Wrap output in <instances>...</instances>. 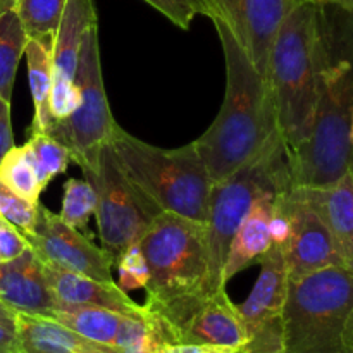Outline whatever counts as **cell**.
I'll list each match as a JSON object with an SVG mask.
<instances>
[{
  "mask_svg": "<svg viewBox=\"0 0 353 353\" xmlns=\"http://www.w3.org/2000/svg\"><path fill=\"white\" fill-rule=\"evenodd\" d=\"M319 99L310 137L290 154L292 186H326L350 169L353 145V10L319 3Z\"/></svg>",
  "mask_w": 353,
  "mask_h": 353,
  "instance_id": "6da1fadb",
  "label": "cell"
},
{
  "mask_svg": "<svg viewBox=\"0 0 353 353\" xmlns=\"http://www.w3.org/2000/svg\"><path fill=\"white\" fill-rule=\"evenodd\" d=\"M226 62L223 105L195 143L212 183L223 181L247 164L279 133L269 85L223 21H212Z\"/></svg>",
  "mask_w": 353,
  "mask_h": 353,
  "instance_id": "7a4b0ae2",
  "label": "cell"
},
{
  "mask_svg": "<svg viewBox=\"0 0 353 353\" xmlns=\"http://www.w3.org/2000/svg\"><path fill=\"white\" fill-rule=\"evenodd\" d=\"M321 62L319 3L310 0L295 7L281 23L269 50L265 74L278 130L290 154L312 131L319 99Z\"/></svg>",
  "mask_w": 353,
  "mask_h": 353,
  "instance_id": "3957f363",
  "label": "cell"
},
{
  "mask_svg": "<svg viewBox=\"0 0 353 353\" xmlns=\"http://www.w3.org/2000/svg\"><path fill=\"white\" fill-rule=\"evenodd\" d=\"M121 171L161 212L205 223L212 179L195 143L159 148L117 124L109 141Z\"/></svg>",
  "mask_w": 353,
  "mask_h": 353,
  "instance_id": "277c9868",
  "label": "cell"
},
{
  "mask_svg": "<svg viewBox=\"0 0 353 353\" xmlns=\"http://www.w3.org/2000/svg\"><path fill=\"white\" fill-rule=\"evenodd\" d=\"M281 353H353V272L343 265L288 276Z\"/></svg>",
  "mask_w": 353,
  "mask_h": 353,
  "instance_id": "5b68a950",
  "label": "cell"
},
{
  "mask_svg": "<svg viewBox=\"0 0 353 353\" xmlns=\"http://www.w3.org/2000/svg\"><path fill=\"white\" fill-rule=\"evenodd\" d=\"M292 186L290 150L281 133H276L254 159L223 181L212 185L205 217L209 293L226 290L223 279L231 241L254 203L264 193L283 192Z\"/></svg>",
  "mask_w": 353,
  "mask_h": 353,
  "instance_id": "8992f818",
  "label": "cell"
},
{
  "mask_svg": "<svg viewBox=\"0 0 353 353\" xmlns=\"http://www.w3.org/2000/svg\"><path fill=\"white\" fill-rule=\"evenodd\" d=\"M148 265L147 309L209 293V259L203 223L161 212L140 240Z\"/></svg>",
  "mask_w": 353,
  "mask_h": 353,
  "instance_id": "52a82bcc",
  "label": "cell"
},
{
  "mask_svg": "<svg viewBox=\"0 0 353 353\" xmlns=\"http://www.w3.org/2000/svg\"><path fill=\"white\" fill-rule=\"evenodd\" d=\"M86 181L97 192L95 219L102 248L117 259L140 243L145 231L161 210L124 176L110 145H103L93 157L79 164Z\"/></svg>",
  "mask_w": 353,
  "mask_h": 353,
  "instance_id": "ba28073f",
  "label": "cell"
},
{
  "mask_svg": "<svg viewBox=\"0 0 353 353\" xmlns=\"http://www.w3.org/2000/svg\"><path fill=\"white\" fill-rule=\"evenodd\" d=\"M74 83L78 88L74 110L65 119L54 121L47 134L64 145L71 154V161L79 165L109 143L117 126L103 86L97 24L83 38Z\"/></svg>",
  "mask_w": 353,
  "mask_h": 353,
  "instance_id": "9c48e42d",
  "label": "cell"
},
{
  "mask_svg": "<svg viewBox=\"0 0 353 353\" xmlns=\"http://www.w3.org/2000/svg\"><path fill=\"white\" fill-rule=\"evenodd\" d=\"M147 310L159 324L169 345H209L243 353L247 343L243 323L238 305L231 302L226 290L214 295L202 293L188 296L169 305Z\"/></svg>",
  "mask_w": 353,
  "mask_h": 353,
  "instance_id": "30bf717a",
  "label": "cell"
},
{
  "mask_svg": "<svg viewBox=\"0 0 353 353\" xmlns=\"http://www.w3.org/2000/svg\"><path fill=\"white\" fill-rule=\"evenodd\" d=\"M261 272L250 295L238 305L247 343L243 353H281L288 268L285 248L272 245L259 262Z\"/></svg>",
  "mask_w": 353,
  "mask_h": 353,
  "instance_id": "8fae6325",
  "label": "cell"
},
{
  "mask_svg": "<svg viewBox=\"0 0 353 353\" xmlns=\"http://www.w3.org/2000/svg\"><path fill=\"white\" fill-rule=\"evenodd\" d=\"M24 236L40 261L72 274L114 283L112 257L102 247L93 245L92 238L65 224L59 214L50 212L41 203L38 205L34 231Z\"/></svg>",
  "mask_w": 353,
  "mask_h": 353,
  "instance_id": "7c38bea8",
  "label": "cell"
},
{
  "mask_svg": "<svg viewBox=\"0 0 353 353\" xmlns=\"http://www.w3.org/2000/svg\"><path fill=\"white\" fill-rule=\"evenodd\" d=\"M207 17L223 21L265 78L269 50L283 21L300 3L310 0H202ZM316 2V0H312Z\"/></svg>",
  "mask_w": 353,
  "mask_h": 353,
  "instance_id": "4fadbf2b",
  "label": "cell"
},
{
  "mask_svg": "<svg viewBox=\"0 0 353 353\" xmlns=\"http://www.w3.org/2000/svg\"><path fill=\"white\" fill-rule=\"evenodd\" d=\"M285 207L290 217V238L285 247L290 278L343 265L334 238L299 186L285 193Z\"/></svg>",
  "mask_w": 353,
  "mask_h": 353,
  "instance_id": "5bb4252c",
  "label": "cell"
},
{
  "mask_svg": "<svg viewBox=\"0 0 353 353\" xmlns=\"http://www.w3.org/2000/svg\"><path fill=\"white\" fill-rule=\"evenodd\" d=\"M0 302L14 312L48 316L59 307L45 281L40 259L31 248L0 262Z\"/></svg>",
  "mask_w": 353,
  "mask_h": 353,
  "instance_id": "9a60e30c",
  "label": "cell"
},
{
  "mask_svg": "<svg viewBox=\"0 0 353 353\" xmlns=\"http://www.w3.org/2000/svg\"><path fill=\"white\" fill-rule=\"evenodd\" d=\"M41 262L45 281L59 305L99 307L126 316H143L145 307L138 305L116 283H103L86 276L62 271L48 262Z\"/></svg>",
  "mask_w": 353,
  "mask_h": 353,
  "instance_id": "2e32d148",
  "label": "cell"
},
{
  "mask_svg": "<svg viewBox=\"0 0 353 353\" xmlns=\"http://www.w3.org/2000/svg\"><path fill=\"white\" fill-rule=\"evenodd\" d=\"M14 334L16 347L12 353H121L45 316L16 312Z\"/></svg>",
  "mask_w": 353,
  "mask_h": 353,
  "instance_id": "e0dca14e",
  "label": "cell"
},
{
  "mask_svg": "<svg viewBox=\"0 0 353 353\" xmlns=\"http://www.w3.org/2000/svg\"><path fill=\"white\" fill-rule=\"evenodd\" d=\"M334 238L343 265L353 259V171L326 186H299Z\"/></svg>",
  "mask_w": 353,
  "mask_h": 353,
  "instance_id": "ac0fdd59",
  "label": "cell"
},
{
  "mask_svg": "<svg viewBox=\"0 0 353 353\" xmlns=\"http://www.w3.org/2000/svg\"><path fill=\"white\" fill-rule=\"evenodd\" d=\"M283 192H286V190H283ZM283 192L264 193L254 203V207L247 214L241 226L238 228L236 234L231 241L228 261L224 264V283L230 281L231 278H234L243 269L259 264L262 257L269 252V248L272 247L269 224H271V217L274 214L279 193Z\"/></svg>",
  "mask_w": 353,
  "mask_h": 353,
  "instance_id": "d6986e66",
  "label": "cell"
},
{
  "mask_svg": "<svg viewBox=\"0 0 353 353\" xmlns=\"http://www.w3.org/2000/svg\"><path fill=\"white\" fill-rule=\"evenodd\" d=\"M93 24H97L95 0L65 2L61 23L50 41L54 78L74 79L83 38Z\"/></svg>",
  "mask_w": 353,
  "mask_h": 353,
  "instance_id": "ffe728a7",
  "label": "cell"
},
{
  "mask_svg": "<svg viewBox=\"0 0 353 353\" xmlns=\"http://www.w3.org/2000/svg\"><path fill=\"white\" fill-rule=\"evenodd\" d=\"M45 317L64 324L65 327L76 331L88 340L116 348L117 338L130 316L114 312V310L99 309V307L59 305Z\"/></svg>",
  "mask_w": 353,
  "mask_h": 353,
  "instance_id": "44dd1931",
  "label": "cell"
},
{
  "mask_svg": "<svg viewBox=\"0 0 353 353\" xmlns=\"http://www.w3.org/2000/svg\"><path fill=\"white\" fill-rule=\"evenodd\" d=\"M24 55H26L28 78H30L31 99H33L34 105L31 134L47 133L52 121H54L50 114V92L52 83H54L50 41L28 38Z\"/></svg>",
  "mask_w": 353,
  "mask_h": 353,
  "instance_id": "7402d4cb",
  "label": "cell"
},
{
  "mask_svg": "<svg viewBox=\"0 0 353 353\" xmlns=\"http://www.w3.org/2000/svg\"><path fill=\"white\" fill-rule=\"evenodd\" d=\"M28 34L17 17L16 10L0 12V97L12 100L17 65L24 55Z\"/></svg>",
  "mask_w": 353,
  "mask_h": 353,
  "instance_id": "603a6c76",
  "label": "cell"
},
{
  "mask_svg": "<svg viewBox=\"0 0 353 353\" xmlns=\"http://www.w3.org/2000/svg\"><path fill=\"white\" fill-rule=\"evenodd\" d=\"M23 147L43 190L52 179L68 171L69 164L72 162L68 148L47 133H33Z\"/></svg>",
  "mask_w": 353,
  "mask_h": 353,
  "instance_id": "cb8c5ba5",
  "label": "cell"
},
{
  "mask_svg": "<svg viewBox=\"0 0 353 353\" xmlns=\"http://www.w3.org/2000/svg\"><path fill=\"white\" fill-rule=\"evenodd\" d=\"M68 0H17L14 10L28 38L52 41Z\"/></svg>",
  "mask_w": 353,
  "mask_h": 353,
  "instance_id": "d4e9b609",
  "label": "cell"
},
{
  "mask_svg": "<svg viewBox=\"0 0 353 353\" xmlns=\"http://www.w3.org/2000/svg\"><path fill=\"white\" fill-rule=\"evenodd\" d=\"M0 181L31 203H40L43 192L26 157L24 147L14 145L0 161Z\"/></svg>",
  "mask_w": 353,
  "mask_h": 353,
  "instance_id": "484cf974",
  "label": "cell"
},
{
  "mask_svg": "<svg viewBox=\"0 0 353 353\" xmlns=\"http://www.w3.org/2000/svg\"><path fill=\"white\" fill-rule=\"evenodd\" d=\"M97 192L86 179L69 178L64 183V196H62L61 219L69 226L76 228L85 234L88 230L90 217L95 216Z\"/></svg>",
  "mask_w": 353,
  "mask_h": 353,
  "instance_id": "4316f807",
  "label": "cell"
},
{
  "mask_svg": "<svg viewBox=\"0 0 353 353\" xmlns=\"http://www.w3.org/2000/svg\"><path fill=\"white\" fill-rule=\"evenodd\" d=\"M38 205L14 193L0 181V217L16 226L21 233H33L37 226Z\"/></svg>",
  "mask_w": 353,
  "mask_h": 353,
  "instance_id": "83f0119b",
  "label": "cell"
},
{
  "mask_svg": "<svg viewBox=\"0 0 353 353\" xmlns=\"http://www.w3.org/2000/svg\"><path fill=\"white\" fill-rule=\"evenodd\" d=\"M117 269H119V286L123 292H131V290H141L147 288L148 279V265L147 261L143 257V252H141L140 243L133 245V247L128 248L116 262Z\"/></svg>",
  "mask_w": 353,
  "mask_h": 353,
  "instance_id": "f1b7e54d",
  "label": "cell"
},
{
  "mask_svg": "<svg viewBox=\"0 0 353 353\" xmlns=\"http://www.w3.org/2000/svg\"><path fill=\"white\" fill-rule=\"evenodd\" d=\"M78 103V88H76L74 79H61L54 78L50 92V114L54 121L65 119L71 116ZM52 121V123H54Z\"/></svg>",
  "mask_w": 353,
  "mask_h": 353,
  "instance_id": "f546056e",
  "label": "cell"
},
{
  "mask_svg": "<svg viewBox=\"0 0 353 353\" xmlns=\"http://www.w3.org/2000/svg\"><path fill=\"white\" fill-rule=\"evenodd\" d=\"M181 30H190L196 12L190 0H143Z\"/></svg>",
  "mask_w": 353,
  "mask_h": 353,
  "instance_id": "4dcf8cb0",
  "label": "cell"
},
{
  "mask_svg": "<svg viewBox=\"0 0 353 353\" xmlns=\"http://www.w3.org/2000/svg\"><path fill=\"white\" fill-rule=\"evenodd\" d=\"M28 248L30 245L26 236L16 226L0 217V262L19 257Z\"/></svg>",
  "mask_w": 353,
  "mask_h": 353,
  "instance_id": "1f68e13d",
  "label": "cell"
},
{
  "mask_svg": "<svg viewBox=\"0 0 353 353\" xmlns=\"http://www.w3.org/2000/svg\"><path fill=\"white\" fill-rule=\"evenodd\" d=\"M14 147L12 119H10V102L0 97V161Z\"/></svg>",
  "mask_w": 353,
  "mask_h": 353,
  "instance_id": "d6a6232c",
  "label": "cell"
},
{
  "mask_svg": "<svg viewBox=\"0 0 353 353\" xmlns=\"http://www.w3.org/2000/svg\"><path fill=\"white\" fill-rule=\"evenodd\" d=\"M159 353H241L240 350L223 347H209V345H193V343H172L165 345Z\"/></svg>",
  "mask_w": 353,
  "mask_h": 353,
  "instance_id": "836d02e7",
  "label": "cell"
},
{
  "mask_svg": "<svg viewBox=\"0 0 353 353\" xmlns=\"http://www.w3.org/2000/svg\"><path fill=\"white\" fill-rule=\"evenodd\" d=\"M14 347H16L14 327L0 323V353H12Z\"/></svg>",
  "mask_w": 353,
  "mask_h": 353,
  "instance_id": "e575fe53",
  "label": "cell"
},
{
  "mask_svg": "<svg viewBox=\"0 0 353 353\" xmlns=\"http://www.w3.org/2000/svg\"><path fill=\"white\" fill-rule=\"evenodd\" d=\"M0 323L7 324L10 327H14V323H16V312L10 310L7 305H3L2 302H0Z\"/></svg>",
  "mask_w": 353,
  "mask_h": 353,
  "instance_id": "d590c367",
  "label": "cell"
},
{
  "mask_svg": "<svg viewBox=\"0 0 353 353\" xmlns=\"http://www.w3.org/2000/svg\"><path fill=\"white\" fill-rule=\"evenodd\" d=\"M317 3H327V6H336L343 7V9L353 10V0H316Z\"/></svg>",
  "mask_w": 353,
  "mask_h": 353,
  "instance_id": "8d00e7d4",
  "label": "cell"
},
{
  "mask_svg": "<svg viewBox=\"0 0 353 353\" xmlns=\"http://www.w3.org/2000/svg\"><path fill=\"white\" fill-rule=\"evenodd\" d=\"M190 3H192L193 9H195L196 14H203V16H207L205 6H203L202 0H190Z\"/></svg>",
  "mask_w": 353,
  "mask_h": 353,
  "instance_id": "74e56055",
  "label": "cell"
},
{
  "mask_svg": "<svg viewBox=\"0 0 353 353\" xmlns=\"http://www.w3.org/2000/svg\"><path fill=\"white\" fill-rule=\"evenodd\" d=\"M17 0H0V12H6V10L14 9Z\"/></svg>",
  "mask_w": 353,
  "mask_h": 353,
  "instance_id": "f35d334b",
  "label": "cell"
},
{
  "mask_svg": "<svg viewBox=\"0 0 353 353\" xmlns=\"http://www.w3.org/2000/svg\"><path fill=\"white\" fill-rule=\"evenodd\" d=\"M350 169H352V171H353V154H352V162H350ZM347 269H348V271H352V272H353V259H352V261H350V264H348V265H347Z\"/></svg>",
  "mask_w": 353,
  "mask_h": 353,
  "instance_id": "ab89813d",
  "label": "cell"
},
{
  "mask_svg": "<svg viewBox=\"0 0 353 353\" xmlns=\"http://www.w3.org/2000/svg\"><path fill=\"white\" fill-rule=\"evenodd\" d=\"M352 145H353V124H352Z\"/></svg>",
  "mask_w": 353,
  "mask_h": 353,
  "instance_id": "60d3db41",
  "label": "cell"
}]
</instances>
